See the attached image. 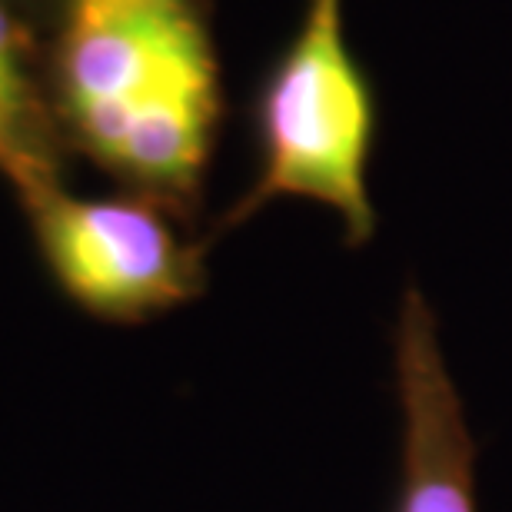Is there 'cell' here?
I'll return each instance as SVG.
<instances>
[{
    "label": "cell",
    "mask_w": 512,
    "mask_h": 512,
    "mask_svg": "<svg viewBox=\"0 0 512 512\" xmlns=\"http://www.w3.org/2000/svg\"><path fill=\"white\" fill-rule=\"evenodd\" d=\"M47 80L70 157L193 223L223 124L203 0H60Z\"/></svg>",
    "instance_id": "1"
},
{
    "label": "cell",
    "mask_w": 512,
    "mask_h": 512,
    "mask_svg": "<svg viewBox=\"0 0 512 512\" xmlns=\"http://www.w3.org/2000/svg\"><path fill=\"white\" fill-rule=\"evenodd\" d=\"M376 133L380 104L346 40L343 0H306L253 97V183L217 220L210 243L276 200H310L340 217L346 247H366L380 227L370 197Z\"/></svg>",
    "instance_id": "2"
},
{
    "label": "cell",
    "mask_w": 512,
    "mask_h": 512,
    "mask_svg": "<svg viewBox=\"0 0 512 512\" xmlns=\"http://www.w3.org/2000/svg\"><path fill=\"white\" fill-rule=\"evenodd\" d=\"M20 207L54 286L100 323L143 326L207 293L213 243L187 237L190 223L157 200L80 197L64 183Z\"/></svg>",
    "instance_id": "3"
},
{
    "label": "cell",
    "mask_w": 512,
    "mask_h": 512,
    "mask_svg": "<svg viewBox=\"0 0 512 512\" xmlns=\"http://www.w3.org/2000/svg\"><path fill=\"white\" fill-rule=\"evenodd\" d=\"M393 396L399 423L393 512H479V446L443 323L423 283L409 280L396 300Z\"/></svg>",
    "instance_id": "4"
},
{
    "label": "cell",
    "mask_w": 512,
    "mask_h": 512,
    "mask_svg": "<svg viewBox=\"0 0 512 512\" xmlns=\"http://www.w3.org/2000/svg\"><path fill=\"white\" fill-rule=\"evenodd\" d=\"M67 160L47 80V37L0 0V180L27 203L64 187Z\"/></svg>",
    "instance_id": "5"
},
{
    "label": "cell",
    "mask_w": 512,
    "mask_h": 512,
    "mask_svg": "<svg viewBox=\"0 0 512 512\" xmlns=\"http://www.w3.org/2000/svg\"><path fill=\"white\" fill-rule=\"evenodd\" d=\"M20 14H24L30 24H34L40 34L47 37V30L50 24H54V14H57V7H60V0H10Z\"/></svg>",
    "instance_id": "6"
}]
</instances>
